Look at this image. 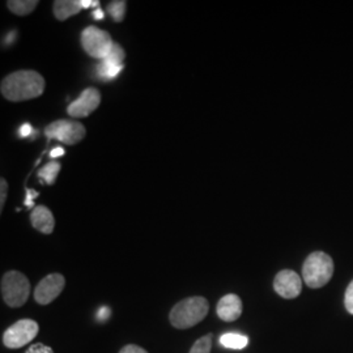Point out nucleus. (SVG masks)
<instances>
[{
    "mask_svg": "<svg viewBox=\"0 0 353 353\" xmlns=\"http://www.w3.org/2000/svg\"><path fill=\"white\" fill-rule=\"evenodd\" d=\"M45 90V79L36 71L21 70L1 80L0 92L8 101H26L37 99Z\"/></svg>",
    "mask_w": 353,
    "mask_h": 353,
    "instance_id": "obj_1",
    "label": "nucleus"
},
{
    "mask_svg": "<svg viewBox=\"0 0 353 353\" xmlns=\"http://www.w3.org/2000/svg\"><path fill=\"white\" fill-rule=\"evenodd\" d=\"M208 312L210 303L204 297H188L173 306L169 314V319L173 327L188 330L204 321Z\"/></svg>",
    "mask_w": 353,
    "mask_h": 353,
    "instance_id": "obj_2",
    "label": "nucleus"
},
{
    "mask_svg": "<svg viewBox=\"0 0 353 353\" xmlns=\"http://www.w3.org/2000/svg\"><path fill=\"white\" fill-rule=\"evenodd\" d=\"M334 262L326 252L310 254L303 265V279L310 288H322L332 278Z\"/></svg>",
    "mask_w": 353,
    "mask_h": 353,
    "instance_id": "obj_3",
    "label": "nucleus"
},
{
    "mask_svg": "<svg viewBox=\"0 0 353 353\" xmlns=\"http://www.w3.org/2000/svg\"><path fill=\"white\" fill-rule=\"evenodd\" d=\"M30 294V283L24 274L8 271L1 278V297L10 307H21Z\"/></svg>",
    "mask_w": 353,
    "mask_h": 353,
    "instance_id": "obj_4",
    "label": "nucleus"
},
{
    "mask_svg": "<svg viewBox=\"0 0 353 353\" xmlns=\"http://www.w3.org/2000/svg\"><path fill=\"white\" fill-rule=\"evenodd\" d=\"M81 46L92 58L102 61L113 49V39L106 30L97 26H88L81 33Z\"/></svg>",
    "mask_w": 353,
    "mask_h": 353,
    "instance_id": "obj_5",
    "label": "nucleus"
},
{
    "mask_svg": "<svg viewBox=\"0 0 353 353\" xmlns=\"http://www.w3.org/2000/svg\"><path fill=\"white\" fill-rule=\"evenodd\" d=\"M39 326L33 319H20L3 334V344L10 350H19L34 341Z\"/></svg>",
    "mask_w": 353,
    "mask_h": 353,
    "instance_id": "obj_6",
    "label": "nucleus"
},
{
    "mask_svg": "<svg viewBox=\"0 0 353 353\" xmlns=\"http://www.w3.org/2000/svg\"><path fill=\"white\" fill-rule=\"evenodd\" d=\"M85 134V127L77 121L59 119L45 128V135L48 137V139L58 140L68 145H75L79 141H81Z\"/></svg>",
    "mask_w": 353,
    "mask_h": 353,
    "instance_id": "obj_7",
    "label": "nucleus"
},
{
    "mask_svg": "<svg viewBox=\"0 0 353 353\" xmlns=\"http://www.w3.org/2000/svg\"><path fill=\"white\" fill-rule=\"evenodd\" d=\"M65 279L61 274H51L42 279L34 290V300L39 305H49L62 293Z\"/></svg>",
    "mask_w": 353,
    "mask_h": 353,
    "instance_id": "obj_8",
    "label": "nucleus"
},
{
    "mask_svg": "<svg viewBox=\"0 0 353 353\" xmlns=\"http://www.w3.org/2000/svg\"><path fill=\"white\" fill-rule=\"evenodd\" d=\"M101 103V93L96 88H87L79 99L67 108V113L74 118H85L93 113Z\"/></svg>",
    "mask_w": 353,
    "mask_h": 353,
    "instance_id": "obj_9",
    "label": "nucleus"
},
{
    "mask_svg": "<svg viewBox=\"0 0 353 353\" xmlns=\"http://www.w3.org/2000/svg\"><path fill=\"white\" fill-rule=\"evenodd\" d=\"M274 290L283 299H296L303 290V279L292 270H283L275 276Z\"/></svg>",
    "mask_w": 353,
    "mask_h": 353,
    "instance_id": "obj_10",
    "label": "nucleus"
},
{
    "mask_svg": "<svg viewBox=\"0 0 353 353\" xmlns=\"http://www.w3.org/2000/svg\"><path fill=\"white\" fill-rule=\"evenodd\" d=\"M216 313L221 321H225V322L237 321L242 314V301L240 297L233 293L224 296L217 303Z\"/></svg>",
    "mask_w": 353,
    "mask_h": 353,
    "instance_id": "obj_11",
    "label": "nucleus"
},
{
    "mask_svg": "<svg viewBox=\"0 0 353 353\" xmlns=\"http://www.w3.org/2000/svg\"><path fill=\"white\" fill-rule=\"evenodd\" d=\"M30 223L34 229L43 234H51L54 227H55V220L54 216L51 214L50 210L45 205H37L33 208L30 214Z\"/></svg>",
    "mask_w": 353,
    "mask_h": 353,
    "instance_id": "obj_12",
    "label": "nucleus"
},
{
    "mask_svg": "<svg viewBox=\"0 0 353 353\" xmlns=\"http://www.w3.org/2000/svg\"><path fill=\"white\" fill-rule=\"evenodd\" d=\"M83 10L80 0H57L54 1V14L58 20L64 21Z\"/></svg>",
    "mask_w": 353,
    "mask_h": 353,
    "instance_id": "obj_13",
    "label": "nucleus"
},
{
    "mask_svg": "<svg viewBox=\"0 0 353 353\" xmlns=\"http://www.w3.org/2000/svg\"><path fill=\"white\" fill-rule=\"evenodd\" d=\"M123 70V64L115 63L108 59H102L97 65V76L102 80H113Z\"/></svg>",
    "mask_w": 353,
    "mask_h": 353,
    "instance_id": "obj_14",
    "label": "nucleus"
},
{
    "mask_svg": "<svg viewBox=\"0 0 353 353\" xmlns=\"http://www.w3.org/2000/svg\"><path fill=\"white\" fill-rule=\"evenodd\" d=\"M220 343H221V345H224L229 350H243L249 344V338L245 335H240V334L229 332V334L221 335Z\"/></svg>",
    "mask_w": 353,
    "mask_h": 353,
    "instance_id": "obj_15",
    "label": "nucleus"
},
{
    "mask_svg": "<svg viewBox=\"0 0 353 353\" xmlns=\"http://www.w3.org/2000/svg\"><path fill=\"white\" fill-rule=\"evenodd\" d=\"M37 6L38 1L36 0H10V1H7L8 10L19 16H26V14L33 12Z\"/></svg>",
    "mask_w": 353,
    "mask_h": 353,
    "instance_id": "obj_16",
    "label": "nucleus"
},
{
    "mask_svg": "<svg viewBox=\"0 0 353 353\" xmlns=\"http://www.w3.org/2000/svg\"><path fill=\"white\" fill-rule=\"evenodd\" d=\"M61 170V164L57 161H51L49 164L45 165L39 172H38V176L41 178V181L43 183L48 185H52L57 179V176L59 174Z\"/></svg>",
    "mask_w": 353,
    "mask_h": 353,
    "instance_id": "obj_17",
    "label": "nucleus"
},
{
    "mask_svg": "<svg viewBox=\"0 0 353 353\" xmlns=\"http://www.w3.org/2000/svg\"><path fill=\"white\" fill-rule=\"evenodd\" d=\"M126 1L123 0H115L110 1L108 6V12L110 13V16L113 17L115 23H121L125 19V13H126Z\"/></svg>",
    "mask_w": 353,
    "mask_h": 353,
    "instance_id": "obj_18",
    "label": "nucleus"
},
{
    "mask_svg": "<svg viewBox=\"0 0 353 353\" xmlns=\"http://www.w3.org/2000/svg\"><path fill=\"white\" fill-rule=\"evenodd\" d=\"M212 343H214V335L207 334L194 343V345L190 350V353H211Z\"/></svg>",
    "mask_w": 353,
    "mask_h": 353,
    "instance_id": "obj_19",
    "label": "nucleus"
},
{
    "mask_svg": "<svg viewBox=\"0 0 353 353\" xmlns=\"http://www.w3.org/2000/svg\"><path fill=\"white\" fill-rule=\"evenodd\" d=\"M125 58H126V52L123 50V48L114 42L113 49L110 50V52L103 59H108V61H112V62H115V63L118 64H123Z\"/></svg>",
    "mask_w": 353,
    "mask_h": 353,
    "instance_id": "obj_20",
    "label": "nucleus"
},
{
    "mask_svg": "<svg viewBox=\"0 0 353 353\" xmlns=\"http://www.w3.org/2000/svg\"><path fill=\"white\" fill-rule=\"evenodd\" d=\"M344 305L345 309L350 314L353 316V280L350 283L348 288L345 290V296H344Z\"/></svg>",
    "mask_w": 353,
    "mask_h": 353,
    "instance_id": "obj_21",
    "label": "nucleus"
},
{
    "mask_svg": "<svg viewBox=\"0 0 353 353\" xmlns=\"http://www.w3.org/2000/svg\"><path fill=\"white\" fill-rule=\"evenodd\" d=\"M26 353H54V351H52V348L49 347V345H45L42 343H37V344L30 345Z\"/></svg>",
    "mask_w": 353,
    "mask_h": 353,
    "instance_id": "obj_22",
    "label": "nucleus"
},
{
    "mask_svg": "<svg viewBox=\"0 0 353 353\" xmlns=\"http://www.w3.org/2000/svg\"><path fill=\"white\" fill-rule=\"evenodd\" d=\"M7 189H8V183L4 178H0V211H3L4 203L7 199Z\"/></svg>",
    "mask_w": 353,
    "mask_h": 353,
    "instance_id": "obj_23",
    "label": "nucleus"
},
{
    "mask_svg": "<svg viewBox=\"0 0 353 353\" xmlns=\"http://www.w3.org/2000/svg\"><path fill=\"white\" fill-rule=\"evenodd\" d=\"M119 353H148L144 348H141L139 345H137V344H127L125 345Z\"/></svg>",
    "mask_w": 353,
    "mask_h": 353,
    "instance_id": "obj_24",
    "label": "nucleus"
},
{
    "mask_svg": "<svg viewBox=\"0 0 353 353\" xmlns=\"http://www.w3.org/2000/svg\"><path fill=\"white\" fill-rule=\"evenodd\" d=\"M38 192L32 189H26V208H33V199L37 198Z\"/></svg>",
    "mask_w": 353,
    "mask_h": 353,
    "instance_id": "obj_25",
    "label": "nucleus"
},
{
    "mask_svg": "<svg viewBox=\"0 0 353 353\" xmlns=\"http://www.w3.org/2000/svg\"><path fill=\"white\" fill-rule=\"evenodd\" d=\"M32 132H33V128H32L29 123H24V125H21V127L19 128V137L20 138H28Z\"/></svg>",
    "mask_w": 353,
    "mask_h": 353,
    "instance_id": "obj_26",
    "label": "nucleus"
},
{
    "mask_svg": "<svg viewBox=\"0 0 353 353\" xmlns=\"http://www.w3.org/2000/svg\"><path fill=\"white\" fill-rule=\"evenodd\" d=\"M80 1H81L83 8H90V7L99 8V6H100L99 0H80Z\"/></svg>",
    "mask_w": 353,
    "mask_h": 353,
    "instance_id": "obj_27",
    "label": "nucleus"
},
{
    "mask_svg": "<svg viewBox=\"0 0 353 353\" xmlns=\"http://www.w3.org/2000/svg\"><path fill=\"white\" fill-rule=\"evenodd\" d=\"M63 154L64 150L62 147H57V148H54V150L50 152L51 159H57V157H61V156H63Z\"/></svg>",
    "mask_w": 353,
    "mask_h": 353,
    "instance_id": "obj_28",
    "label": "nucleus"
},
{
    "mask_svg": "<svg viewBox=\"0 0 353 353\" xmlns=\"http://www.w3.org/2000/svg\"><path fill=\"white\" fill-rule=\"evenodd\" d=\"M92 16H93L94 20H102V19H103V11L99 7V8H96V10L93 11Z\"/></svg>",
    "mask_w": 353,
    "mask_h": 353,
    "instance_id": "obj_29",
    "label": "nucleus"
},
{
    "mask_svg": "<svg viewBox=\"0 0 353 353\" xmlns=\"http://www.w3.org/2000/svg\"><path fill=\"white\" fill-rule=\"evenodd\" d=\"M14 36H16V33H14V32L10 33V34L7 36L8 38H6V39H4V43H6V45H10V43L12 42L13 39H14Z\"/></svg>",
    "mask_w": 353,
    "mask_h": 353,
    "instance_id": "obj_30",
    "label": "nucleus"
},
{
    "mask_svg": "<svg viewBox=\"0 0 353 353\" xmlns=\"http://www.w3.org/2000/svg\"><path fill=\"white\" fill-rule=\"evenodd\" d=\"M99 316H101V318H108V316H110V312H109V309H106V307H103L101 309V312L99 313Z\"/></svg>",
    "mask_w": 353,
    "mask_h": 353,
    "instance_id": "obj_31",
    "label": "nucleus"
}]
</instances>
